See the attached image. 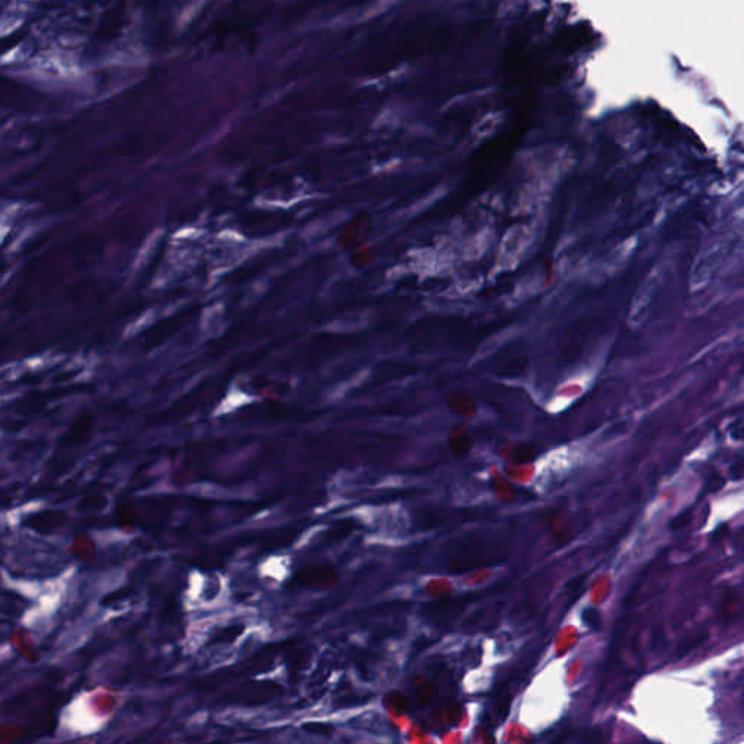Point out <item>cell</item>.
Segmentation results:
<instances>
[{
	"mask_svg": "<svg viewBox=\"0 0 744 744\" xmlns=\"http://www.w3.org/2000/svg\"><path fill=\"white\" fill-rule=\"evenodd\" d=\"M243 631H245L243 625L229 627V628L219 631L217 634H214V637L211 638V643L212 644H230L238 637V635H242Z\"/></svg>",
	"mask_w": 744,
	"mask_h": 744,
	"instance_id": "cell-10",
	"label": "cell"
},
{
	"mask_svg": "<svg viewBox=\"0 0 744 744\" xmlns=\"http://www.w3.org/2000/svg\"><path fill=\"white\" fill-rule=\"evenodd\" d=\"M294 645V641H285L278 644H271L263 647L262 650L255 653L250 658H247L245 663H240L233 667H227L214 671L210 676L203 678L201 680H197L194 685L195 689L199 691H212L219 686H223L224 683H229L232 680L251 676L256 673H262V671H268L273 667L277 658L286 650H290Z\"/></svg>",
	"mask_w": 744,
	"mask_h": 744,
	"instance_id": "cell-2",
	"label": "cell"
},
{
	"mask_svg": "<svg viewBox=\"0 0 744 744\" xmlns=\"http://www.w3.org/2000/svg\"><path fill=\"white\" fill-rule=\"evenodd\" d=\"M525 368H526L525 359L516 358V359H512V361H508L506 364H503L496 371V374H499L501 377H518L525 371Z\"/></svg>",
	"mask_w": 744,
	"mask_h": 744,
	"instance_id": "cell-9",
	"label": "cell"
},
{
	"mask_svg": "<svg viewBox=\"0 0 744 744\" xmlns=\"http://www.w3.org/2000/svg\"><path fill=\"white\" fill-rule=\"evenodd\" d=\"M541 649L543 647L535 645V649L526 652L522 660L514 662V665L510 666L505 676L500 679L499 683H496L493 692H491V701L484 717V723L487 726L497 727L505 723L513 695L522 685L525 678L531 673L534 665L536 663V658L539 653H541Z\"/></svg>",
	"mask_w": 744,
	"mask_h": 744,
	"instance_id": "cell-1",
	"label": "cell"
},
{
	"mask_svg": "<svg viewBox=\"0 0 744 744\" xmlns=\"http://www.w3.org/2000/svg\"><path fill=\"white\" fill-rule=\"evenodd\" d=\"M303 730L310 734L323 736V737L332 736V731H333L332 726L325 724V723H306L303 724Z\"/></svg>",
	"mask_w": 744,
	"mask_h": 744,
	"instance_id": "cell-12",
	"label": "cell"
},
{
	"mask_svg": "<svg viewBox=\"0 0 744 744\" xmlns=\"http://www.w3.org/2000/svg\"><path fill=\"white\" fill-rule=\"evenodd\" d=\"M66 521V514L60 510H44L37 514H32L27 519L25 525L31 526L35 531H53L55 528L62 526Z\"/></svg>",
	"mask_w": 744,
	"mask_h": 744,
	"instance_id": "cell-7",
	"label": "cell"
},
{
	"mask_svg": "<svg viewBox=\"0 0 744 744\" xmlns=\"http://www.w3.org/2000/svg\"><path fill=\"white\" fill-rule=\"evenodd\" d=\"M105 505H106V499L96 493V495L85 497L80 501V510H83V512H98V510L103 509Z\"/></svg>",
	"mask_w": 744,
	"mask_h": 744,
	"instance_id": "cell-11",
	"label": "cell"
},
{
	"mask_svg": "<svg viewBox=\"0 0 744 744\" xmlns=\"http://www.w3.org/2000/svg\"><path fill=\"white\" fill-rule=\"evenodd\" d=\"M92 432V419L88 414H83L79 417L77 422L73 423L70 430L63 438V447L67 449H75L83 443H86Z\"/></svg>",
	"mask_w": 744,
	"mask_h": 744,
	"instance_id": "cell-6",
	"label": "cell"
},
{
	"mask_svg": "<svg viewBox=\"0 0 744 744\" xmlns=\"http://www.w3.org/2000/svg\"><path fill=\"white\" fill-rule=\"evenodd\" d=\"M471 601L473 596H464L457 599H448V601L434 602L429 604L423 609V614L430 622L436 623V625H445V623L458 618V615H461V612Z\"/></svg>",
	"mask_w": 744,
	"mask_h": 744,
	"instance_id": "cell-4",
	"label": "cell"
},
{
	"mask_svg": "<svg viewBox=\"0 0 744 744\" xmlns=\"http://www.w3.org/2000/svg\"><path fill=\"white\" fill-rule=\"evenodd\" d=\"M582 618L586 625L592 630H599V627H601V615H599V612L593 608L584 609Z\"/></svg>",
	"mask_w": 744,
	"mask_h": 744,
	"instance_id": "cell-13",
	"label": "cell"
},
{
	"mask_svg": "<svg viewBox=\"0 0 744 744\" xmlns=\"http://www.w3.org/2000/svg\"><path fill=\"white\" fill-rule=\"evenodd\" d=\"M706 637H708V632H706V631H702V632L699 631V632H697L695 635H692V637H689L688 640H685V641H683V643L678 647L676 654H675V658H676V660H680L682 657H685L688 653H691V652L695 649V647H698L701 643H704V641L706 640Z\"/></svg>",
	"mask_w": 744,
	"mask_h": 744,
	"instance_id": "cell-8",
	"label": "cell"
},
{
	"mask_svg": "<svg viewBox=\"0 0 744 744\" xmlns=\"http://www.w3.org/2000/svg\"><path fill=\"white\" fill-rule=\"evenodd\" d=\"M282 693H284V689L277 682L249 680V682L238 683L237 686L227 691L223 695V699L227 704H233V705L256 706L262 704H268Z\"/></svg>",
	"mask_w": 744,
	"mask_h": 744,
	"instance_id": "cell-3",
	"label": "cell"
},
{
	"mask_svg": "<svg viewBox=\"0 0 744 744\" xmlns=\"http://www.w3.org/2000/svg\"><path fill=\"white\" fill-rule=\"evenodd\" d=\"M12 631H14V630H12L10 623H8V622L0 623V644L6 643L10 638Z\"/></svg>",
	"mask_w": 744,
	"mask_h": 744,
	"instance_id": "cell-15",
	"label": "cell"
},
{
	"mask_svg": "<svg viewBox=\"0 0 744 744\" xmlns=\"http://www.w3.org/2000/svg\"><path fill=\"white\" fill-rule=\"evenodd\" d=\"M307 656H306V650H298V652H291L290 654V667H291V671H299L303 670L306 667V663H307Z\"/></svg>",
	"mask_w": 744,
	"mask_h": 744,
	"instance_id": "cell-14",
	"label": "cell"
},
{
	"mask_svg": "<svg viewBox=\"0 0 744 744\" xmlns=\"http://www.w3.org/2000/svg\"><path fill=\"white\" fill-rule=\"evenodd\" d=\"M64 394H67V391H63V390H58V391H50V393H35V394H29L27 395L25 399H22L18 404H16V412L19 414H23V416H31V414H35L41 412L42 409H45V406L50 403L51 400H55V399H60L63 397Z\"/></svg>",
	"mask_w": 744,
	"mask_h": 744,
	"instance_id": "cell-5",
	"label": "cell"
}]
</instances>
